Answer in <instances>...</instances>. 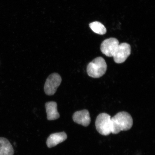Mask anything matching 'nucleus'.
I'll return each mask as SVG.
<instances>
[{
    "label": "nucleus",
    "instance_id": "20e7f679",
    "mask_svg": "<svg viewBox=\"0 0 155 155\" xmlns=\"http://www.w3.org/2000/svg\"><path fill=\"white\" fill-rule=\"evenodd\" d=\"M61 75L57 73H53L49 75L46 79L44 87L45 94L48 96L53 95L61 85Z\"/></svg>",
    "mask_w": 155,
    "mask_h": 155
},
{
    "label": "nucleus",
    "instance_id": "9b49d317",
    "mask_svg": "<svg viewBox=\"0 0 155 155\" xmlns=\"http://www.w3.org/2000/svg\"><path fill=\"white\" fill-rule=\"evenodd\" d=\"M89 26L91 29L95 33L103 35L106 33L107 30L105 27L102 23L98 21L91 23Z\"/></svg>",
    "mask_w": 155,
    "mask_h": 155
},
{
    "label": "nucleus",
    "instance_id": "7ed1b4c3",
    "mask_svg": "<svg viewBox=\"0 0 155 155\" xmlns=\"http://www.w3.org/2000/svg\"><path fill=\"white\" fill-rule=\"evenodd\" d=\"M111 116L105 113L100 114L97 117L96 129L101 134L107 136L111 133Z\"/></svg>",
    "mask_w": 155,
    "mask_h": 155
},
{
    "label": "nucleus",
    "instance_id": "423d86ee",
    "mask_svg": "<svg viewBox=\"0 0 155 155\" xmlns=\"http://www.w3.org/2000/svg\"><path fill=\"white\" fill-rule=\"evenodd\" d=\"M131 52V48L129 44H120L113 57L114 61L118 64L124 63L130 55Z\"/></svg>",
    "mask_w": 155,
    "mask_h": 155
},
{
    "label": "nucleus",
    "instance_id": "6e6552de",
    "mask_svg": "<svg viewBox=\"0 0 155 155\" xmlns=\"http://www.w3.org/2000/svg\"><path fill=\"white\" fill-rule=\"evenodd\" d=\"M67 138L66 133L62 132L52 134L48 137L46 144L48 148H51L63 142Z\"/></svg>",
    "mask_w": 155,
    "mask_h": 155
},
{
    "label": "nucleus",
    "instance_id": "f257e3e1",
    "mask_svg": "<svg viewBox=\"0 0 155 155\" xmlns=\"http://www.w3.org/2000/svg\"><path fill=\"white\" fill-rule=\"evenodd\" d=\"M111 133L117 134L120 132L130 129L133 125V120L130 114L121 112L111 118Z\"/></svg>",
    "mask_w": 155,
    "mask_h": 155
},
{
    "label": "nucleus",
    "instance_id": "1a4fd4ad",
    "mask_svg": "<svg viewBox=\"0 0 155 155\" xmlns=\"http://www.w3.org/2000/svg\"><path fill=\"white\" fill-rule=\"evenodd\" d=\"M57 104L54 101L46 102L45 104L47 119L54 120L60 117V114L58 111Z\"/></svg>",
    "mask_w": 155,
    "mask_h": 155
},
{
    "label": "nucleus",
    "instance_id": "0eeeda50",
    "mask_svg": "<svg viewBox=\"0 0 155 155\" xmlns=\"http://www.w3.org/2000/svg\"><path fill=\"white\" fill-rule=\"evenodd\" d=\"M73 119L75 123L85 127H88L91 122L90 113L87 110L75 112L73 116Z\"/></svg>",
    "mask_w": 155,
    "mask_h": 155
},
{
    "label": "nucleus",
    "instance_id": "9d476101",
    "mask_svg": "<svg viewBox=\"0 0 155 155\" xmlns=\"http://www.w3.org/2000/svg\"><path fill=\"white\" fill-rule=\"evenodd\" d=\"M14 149L7 138L0 137V155H13Z\"/></svg>",
    "mask_w": 155,
    "mask_h": 155
},
{
    "label": "nucleus",
    "instance_id": "f03ea898",
    "mask_svg": "<svg viewBox=\"0 0 155 155\" xmlns=\"http://www.w3.org/2000/svg\"><path fill=\"white\" fill-rule=\"evenodd\" d=\"M107 65L105 60L101 57H97L88 64L87 71L89 76L99 78L105 73Z\"/></svg>",
    "mask_w": 155,
    "mask_h": 155
},
{
    "label": "nucleus",
    "instance_id": "39448f33",
    "mask_svg": "<svg viewBox=\"0 0 155 155\" xmlns=\"http://www.w3.org/2000/svg\"><path fill=\"white\" fill-rule=\"evenodd\" d=\"M119 41L115 38L107 39L101 45L102 53L108 57H113L119 45Z\"/></svg>",
    "mask_w": 155,
    "mask_h": 155
}]
</instances>
